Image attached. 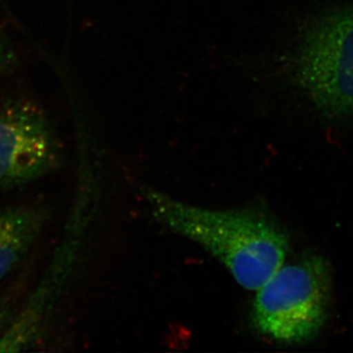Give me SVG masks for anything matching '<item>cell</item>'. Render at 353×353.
Masks as SVG:
<instances>
[{
    "label": "cell",
    "mask_w": 353,
    "mask_h": 353,
    "mask_svg": "<svg viewBox=\"0 0 353 353\" xmlns=\"http://www.w3.org/2000/svg\"><path fill=\"white\" fill-rule=\"evenodd\" d=\"M141 192L155 219L210 252L245 289L256 292L285 264L289 241L265 216L199 208L152 188Z\"/></svg>",
    "instance_id": "6da1fadb"
},
{
    "label": "cell",
    "mask_w": 353,
    "mask_h": 353,
    "mask_svg": "<svg viewBox=\"0 0 353 353\" xmlns=\"http://www.w3.org/2000/svg\"><path fill=\"white\" fill-rule=\"evenodd\" d=\"M281 72L322 119H352L353 3L334 4L306 18L285 48Z\"/></svg>",
    "instance_id": "7a4b0ae2"
},
{
    "label": "cell",
    "mask_w": 353,
    "mask_h": 353,
    "mask_svg": "<svg viewBox=\"0 0 353 353\" xmlns=\"http://www.w3.org/2000/svg\"><path fill=\"white\" fill-rule=\"evenodd\" d=\"M331 272L326 259L307 255L283 265L256 290L252 321L260 334L285 345L315 338L328 318Z\"/></svg>",
    "instance_id": "3957f363"
},
{
    "label": "cell",
    "mask_w": 353,
    "mask_h": 353,
    "mask_svg": "<svg viewBox=\"0 0 353 353\" xmlns=\"http://www.w3.org/2000/svg\"><path fill=\"white\" fill-rule=\"evenodd\" d=\"M62 158L57 129L39 102L19 94L0 97V190L53 173Z\"/></svg>",
    "instance_id": "277c9868"
},
{
    "label": "cell",
    "mask_w": 353,
    "mask_h": 353,
    "mask_svg": "<svg viewBox=\"0 0 353 353\" xmlns=\"http://www.w3.org/2000/svg\"><path fill=\"white\" fill-rule=\"evenodd\" d=\"M48 220V211L34 204L0 208V281L25 259Z\"/></svg>",
    "instance_id": "5b68a950"
},
{
    "label": "cell",
    "mask_w": 353,
    "mask_h": 353,
    "mask_svg": "<svg viewBox=\"0 0 353 353\" xmlns=\"http://www.w3.org/2000/svg\"><path fill=\"white\" fill-rule=\"evenodd\" d=\"M18 59L17 48L6 30L0 25V75L8 71Z\"/></svg>",
    "instance_id": "8992f818"
},
{
    "label": "cell",
    "mask_w": 353,
    "mask_h": 353,
    "mask_svg": "<svg viewBox=\"0 0 353 353\" xmlns=\"http://www.w3.org/2000/svg\"><path fill=\"white\" fill-rule=\"evenodd\" d=\"M12 306L8 299H0V329L6 326L11 316Z\"/></svg>",
    "instance_id": "52a82bcc"
}]
</instances>
